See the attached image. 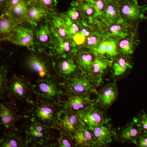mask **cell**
Instances as JSON below:
<instances>
[{"mask_svg":"<svg viewBox=\"0 0 147 147\" xmlns=\"http://www.w3.org/2000/svg\"><path fill=\"white\" fill-rule=\"evenodd\" d=\"M119 4L123 21L138 28L139 23L146 18V7L139 5L137 0H119Z\"/></svg>","mask_w":147,"mask_h":147,"instance_id":"cell-1","label":"cell"},{"mask_svg":"<svg viewBox=\"0 0 147 147\" xmlns=\"http://www.w3.org/2000/svg\"><path fill=\"white\" fill-rule=\"evenodd\" d=\"M98 29L104 35L105 39L116 42L129 35L137 31V28L132 26L124 21L105 25L98 21H95Z\"/></svg>","mask_w":147,"mask_h":147,"instance_id":"cell-2","label":"cell"},{"mask_svg":"<svg viewBox=\"0 0 147 147\" xmlns=\"http://www.w3.org/2000/svg\"><path fill=\"white\" fill-rule=\"evenodd\" d=\"M18 25L13 30L8 40L14 45L30 48L34 43L35 31L32 28Z\"/></svg>","mask_w":147,"mask_h":147,"instance_id":"cell-3","label":"cell"},{"mask_svg":"<svg viewBox=\"0 0 147 147\" xmlns=\"http://www.w3.org/2000/svg\"><path fill=\"white\" fill-rule=\"evenodd\" d=\"M50 11L36 0H28V11L25 21L36 26L38 23L47 17Z\"/></svg>","mask_w":147,"mask_h":147,"instance_id":"cell-4","label":"cell"},{"mask_svg":"<svg viewBox=\"0 0 147 147\" xmlns=\"http://www.w3.org/2000/svg\"><path fill=\"white\" fill-rule=\"evenodd\" d=\"M97 21L105 25L123 21L121 16L119 0H106L105 9Z\"/></svg>","mask_w":147,"mask_h":147,"instance_id":"cell-5","label":"cell"},{"mask_svg":"<svg viewBox=\"0 0 147 147\" xmlns=\"http://www.w3.org/2000/svg\"><path fill=\"white\" fill-rule=\"evenodd\" d=\"M53 44V50L55 53L63 57L76 55L80 48L72 38L55 36Z\"/></svg>","mask_w":147,"mask_h":147,"instance_id":"cell-6","label":"cell"},{"mask_svg":"<svg viewBox=\"0 0 147 147\" xmlns=\"http://www.w3.org/2000/svg\"><path fill=\"white\" fill-rule=\"evenodd\" d=\"M79 115L82 120L88 127L99 126L108 122V119L105 118L103 112L92 106L82 112Z\"/></svg>","mask_w":147,"mask_h":147,"instance_id":"cell-7","label":"cell"},{"mask_svg":"<svg viewBox=\"0 0 147 147\" xmlns=\"http://www.w3.org/2000/svg\"><path fill=\"white\" fill-rule=\"evenodd\" d=\"M139 43L137 31L120 40L117 42L119 55L129 57L134 53Z\"/></svg>","mask_w":147,"mask_h":147,"instance_id":"cell-8","label":"cell"},{"mask_svg":"<svg viewBox=\"0 0 147 147\" xmlns=\"http://www.w3.org/2000/svg\"><path fill=\"white\" fill-rule=\"evenodd\" d=\"M55 38L54 31L50 24H42L35 31L34 40L38 45L48 47L53 43Z\"/></svg>","mask_w":147,"mask_h":147,"instance_id":"cell-9","label":"cell"},{"mask_svg":"<svg viewBox=\"0 0 147 147\" xmlns=\"http://www.w3.org/2000/svg\"><path fill=\"white\" fill-rule=\"evenodd\" d=\"M69 90L75 94L85 95L96 92L95 86L90 80L84 76H76L69 84Z\"/></svg>","mask_w":147,"mask_h":147,"instance_id":"cell-10","label":"cell"},{"mask_svg":"<svg viewBox=\"0 0 147 147\" xmlns=\"http://www.w3.org/2000/svg\"><path fill=\"white\" fill-rule=\"evenodd\" d=\"M88 128L92 133L96 146H106L113 142V131L105 124Z\"/></svg>","mask_w":147,"mask_h":147,"instance_id":"cell-11","label":"cell"},{"mask_svg":"<svg viewBox=\"0 0 147 147\" xmlns=\"http://www.w3.org/2000/svg\"><path fill=\"white\" fill-rule=\"evenodd\" d=\"M76 55V61L79 67L84 72L90 75L92 66L96 55L89 49L80 47Z\"/></svg>","mask_w":147,"mask_h":147,"instance_id":"cell-12","label":"cell"},{"mask_svg":"<svg viewBox=\"0 0 147 147\" xmlns=\"http://www.w3.org/2000/svg\"><path fill=\"white\" fill-rule=\"evenodd\" d=\"M98 102L102 108H109L115 101L118 95L117 88L115 85L110 84L101 90L97 93Z\"/></svg>","mask_w":147,"mask_h":147,"instance_id":"cell-13","label":"cell"},{"mask_svg":"<svg viewBox=\"0 0 147 147\" xmlns=\"http://www.w3.org/2000/svg\"><path fill=\"white\" fill-rule=\"evenodd\" d=\"M74 138L76 144L82 146L92 147L96 146L94 137L89 129L81 125L74 131Z\"/></svg>","mask_w":147,"mask_h":147,"instance_id":"cell-14","label":"cell"},{"mask_svg":"<svg viewBox=\"0 0 147 147\" xmlns=\"http://www.w3.org/2000/svg\"><path fill=\"white\" fill-rule=\"evenodd\" d=\"M21 24L20 22L12 19L4 12H3L0 18L1 40H8L13 30Z\"/></svg>","mask_w":147,"mask_h":147,"instance_id":"cell-15","label":"cell"},{"mask_svg":"<svg viewBox=\"0 0 147 147\" xmlns=\"http://www.w3.org/2000/svg\"><path fill=\"white\" fill-rule=\"evenodd\" d=\"M51 25L55 36L62 38H72L68 31L65 18L63 15L53 14L51 18Z\"/></svg>","mask_w":147,"mask_h":147,"instance_id":"cell-16","label":"cell"},{"mask_svg":"<svg viewBox=\"0 0 147 147\" xmlns=\"http://www.w3.org/2000/svg\"><path fill=\"white\" fill-rule=\"evenodd\" d=\"M113 63L104 57L96 56L92 66L90 76L94 77L98 83L102 80L103 74Z\"/></svg>","mask_w":147,"mask_h":147,"instance_id":"cell-17","label":"cell"},{"mask_svg":"<svg viewBox=\"0 0 147 147\" xmlns=\"http://www.w3.org/2000/svg\"><path fill=\"white\" fill-rule=\"evenodd\" d=\"M142 131L138 120L135 119L133 122H131L122 131L121 139L124 141H130L134 144L137 145L138 136L142 134Z\"/></svg>","mask_w":147,"mask_h":147,"instance_id":"cell-18","label":"cell"},{"mask_svg":"<svg viewBox=\"0 0 147 147\" xmlns=\"http://www.w3.org/2000/svg\"><path fill=\"white\" fill-rule=\"evenodd\" d=\"M67 106L70 110L76 112H83L91 106V102L88 97L83 94L74 95L69 98Z\"/></svg>","mask_w":147,"mask_h":147,"instance_id":"cell-19","label":"cell"},{"mask_svg":"<svg viewBox=\"0 0 147 147\" xmlns=\"http://www.w3.org/2000/svg\"><path fill=\"white\" fill-rule=\"evenodd\" d=\"M85 21L89 24H93L97 19L96 9L92 3L89 0H76Z\"/></svg>","mask_w":147,"mask_h":147,"instance_id":"cell-20","label":"cell"},{"mask_svg":"<svg viewBox=\"0 0 147 147\" xmlns=\"http://www.w3.org/2000/svg\"><path fill=\"white\" fill-rule=\"evenodd\" d=\"M27 11L28 0H23L3 12L10 18L22 24L24 21H25Z\"/></svg>","mask_w":147,"mask_h":147,"instance_id":"cell-21","label":"cell"},{"mask_svg":"<svg viewBox=\"0 0 147 147\" xmlns=\"http://www.w3.org/2000/svg\"><path fill=\"white\" fill-rule=\"evenodd\" d=\"M94 53L96 56L104 57L106 55L110 58L117 57L119 55L117 43L113 40H104L98 46Z\"/></svg>","mask_w":147,"mask_h":147,"instance_id":"cell-22","label":"cell"},{"mask_svg":"<svg viewBox=\"0 0 147 147\" xmlns=\"http://www.w3.org/2000/svg\"><path fill=\"white\" fill-rule=\"evenodd\" d=\"M96 26V28L89 36L86 38L84 44L81 47H85L89 49L94 53L100 42L104 40H106L104 35L98 29L97 26Z\"/></svg>","mask_w":147,"mask_h":147,"instance_id":"cell-23","label":"cell"},{"mask_svg":"<svg viewBox=\"0 0 147 147\" xmlns=\"http://www.w3.org/2000/svg\"><path fill=\"white\" fill-rule=\"evenodd\" d=\"M27 64L29 68L36 72L40 77H43L47 75V66L42 61L35 55H32L28 58Z\"/></svg>","mask_w":147,"mask_h":147,"instance_id":"cell-24","label":"cell"},{"mask_svg":"<svg viewBox=\"0 0 147 147\" xmlns=\"http://www.w3.org/2000/svg\"><path fill=\"white\" fill-rule=\"evenodd\" d=\"M127 57L120 55L114 61L112 66V71L114 76H120L125 73L128 69L132 67Z\"/></svg>","mask_w":147,"mask_h":147,"instance_id":"cell-25","label":"cell"},{"mask_svg":"<svg viewBox=\"0 0 147 147\" xmlns=\"http://www.w3.org/2000/svg\"><path fill=\"white\" fill-rule=\"evenodd\" d=\"M63 15L65 18L73 22L82 23L86 21L76 1L71 3L70 8Z\"/></svg>","mask_w":147,"mask_h":147,"instance_id":"cell-26","label":"cell"},{"mask_svg":"<svg viewBox=\"0 0 147 147\" xmlns=\"http://www.w3.org/2000/svg\"><path fill=\"white\" fill-rule=\"evenodd\" d=\"M79 115H67L65 116L63 120V125L64 128L69 132L75 131L81 125H79L80 120Z\"/></svg>","mask_w":147,"mask_h":147,"instance_id":"cell-27","label":"cell"},{"mask_svg":"<svg viewBox=\"0 0 147 147\" xmlns=\"http://www.w3.org/2000/svg\"><path fill=\"white\" fill-rule=\"evenodd\" d=\"M58 68L61 74L69 75L76 71L77 66L72 59H64L59 62Z\"/></svg>","mask_w":147,"mask_h":147,"instance_id":"cell-28","label":"cell"},{"mask_svg":"<svg viewBox=\"0 0 147 147\" xmlns=\"http://www.w3.org/2000/svg\"><path fill=\"white\" fill-rule=\"evenodd\" d=\"M0 116L2 123L5 125H8L13 119V115L9 109L1 104Z\"/></svg>","mask_w":147,"mask_h":147,"instance_id":"cell-29","label":"cell"},{"mask_svg":"<svg viewBox=\"0 0 147 147\" xmlns=\"http://www.w3.org/2000/svg\"><path fill=\"white\" fill-rule=\"evenodd\" d=\"M64 18H65L67 28H68V31L71 36V38H72L74 36H75L79 32L81 31L83 23L84 21L82 23H78V22H73V21H70L65 17Z\"/></svg>","mask_w":147,"mask_h":147,"instance_id":"cell-30","label":"cell"},{"mask_svg":"<svg viewBox=\"0 0 147 147\" xmlns=\"http://www.w3.org/2000/svg\"><path fill=\"white\" fill-rule=\"evenodd\" d=\"M40 91L49 96H54L57 93L56 87L53 84L47 82H42L39 85Z\"/></svg>","mask_w":147,"mask_h":147,"instance_id":"cell-31","label":"cell"},{"mask_svg":"<svg viewBox=\"0 0 147 147\" xmlns=\"http://www.w3.org/2000/svg\"><path fill=\"white\" fill-rule=\"evenodd\" d=\"M54 112L52 108L48 107H39L36 111V115L42 120L51 119Z\"/></svg>","mask_w":147,"mask_h":147,"instance_id":"cell-32","label":"cell"},{"mask_svg":"<svg viewBox=\"0 0 147 147\" xmlns=\"http://www.w3.org/2000/svg\"><path fill=\"white\" fill-rule=\"evenodd\" d=\"M90 1L92 3L96 9L97 15V19L96 20H98L100 18L105 9V5H106V0H93V1Z\"/></svg>","mask_w":147,"mask_h":147,"instance_id":"cell-33","label":"cell"},{"mask_svg":"<svg viewBox=\"0 0 147 147\" xmlns=\"http://www.w3.org/2000/svg\"><path fill=\"white\" fill-rule=\"evenodd\" d=\"M12 89L15 93L20 96H23L24 94L25 88L24 85L19 81L13 82Z\"/></svg>","mask_w":147,"mask_h":147,"instance_id":"cell-34","label":"cell"},{"mask_svg":"<svg viewBox=\"0 0 147 147\" xmlns=\"http://www.w3.org/2000/svg\"><path fill=\"white\" fill-rule=\"evenodd\" d=\"M36 1L50 11L54 10V7L56 4L55 0H36Z\"/></svg>","mask_w":147,"mask_h":147,"instance_id":"cell-35","label":"cell"},{"mask_svg":"<svg viewBox=\"0 0 147 147\" xmlns=\"http://www.w3.org/2000/svg\"><path fill=\"white\" fill-rule=\"evenodd\" d=\"M144 133L138 136L137 145L139 147H147V132Z\"/></svg>","mask_w":147,"mask_h":147,"instance_id":"cell-36","label":"cell"},{"mask_svg":"<svg viewBox=\"0 0 147 147\" xmlns=\"http://www.w3.org/2000/svg\"><path fill=\"white\" fill-rule=\"evenodd\" d=\"M139 125L144 132H147V116L144 115L142 116L141 120L139 121Z\"/></svg>","mask_w":147,"mask_h":147,"instance_id":"cell-37","label":"cell"},{"mask_svg":"<svg viewBox=\"0 0 147 147\" xmlns=\"http://www.w3.org/2000/svg\"><path fill=\"white\" fill-rule=\"evenodd\" d=\"M2 146L5 147H16L18 146V144H17V142L15 140H13V139H11V140L5 142L3 144Z\"/></svg>","mask_w":147,"mask_h":147,"instance_id":"cell-38","label":"cell"},{"mask_svg":"<svg viewBox=\"0 0 147 147\" xmlns=\"http://www.w3.org/2000/svg\"><path fill=\"white\" fill-rule=\"evenodd\" d=\"M23 1V0H9L7 7L6 9L5 10L11 8L13 6L16 5L18 3L21 2V1Z\"/></svg>","mask_w":147,"mask_h":147,"instance_id":"cell-39","label":"cell"},{"mask_svg":"<svg viewBox=\"0 0 147 147\" xmlns=\"http://www.w3.org/2000/svg\"><path fill=\"white\" fill-rule=\"evenodd\" d=\"M9 0H0V7L2 12L5 11L7 7Z\"/></svg>","mask_w":147,"mask_h":147,"instance_id":"cell-40","label":"cell"},{"mask_svg":"<svg viewBox=\"0 0 147 147\" xmlns=\"http://www.w3.org/2000/svg\"><path fill=\"white\" fill-rule=\"evenodd\" d=\"M60 146L61 147H70L71 146V144L67 139H62L59 142Z\"/></svg>","mask_w":147,"mask_h":147,"instance_id":"cell-41","label":"cell"},{"mask_svg":"<svg viewBox=\"0 0 147 147\" xmlns=\"http://www.w3.org/2000/svg\"><path fill=\"white\" fill-rule=\"evenodd\" d=\"M30 134L32 136H34V137H43V134L42 132H39L35 130L34 129H32L31 131H30Z\"/></svg>","mask_w":147,"mask_h":147,"instance_id":"cell-42","label":"cell"},{"mask_svg":"<svg viewBox=\"0 0 147 147\" xmlns=\"http://www.w3.org/2000/svg\"><path fill=\"white\" fill-rule=\"evenodd\" d=\"M34 129L37 131H39V132H42V130H43V128H42V127L40 126V125L36 126Z\"/></svg>","mask_w":147,"mask_h":147,"instance_id":"cell-43","label":"cell"},{"mask_svg":"<svg viewBox=\"0 0 147 147\" xmlns=\"http://www.w3.org/2000/svg\"><path fill=\"white\" fill-rule=\"evenodd\" d=\"M89 1H93V0H89Z\"/></svg>","mask_w":147,"mask_h":147,"instance_id":"cell-44","label":"cell"}]
</instances>
